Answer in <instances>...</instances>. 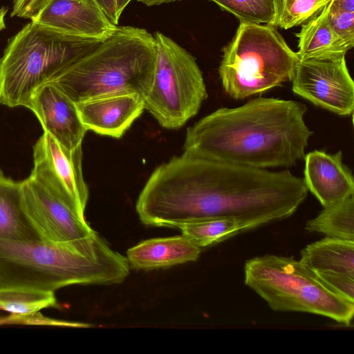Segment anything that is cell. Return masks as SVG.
I'll return each mask as SVG.
<instances>
[{
    "instance_id": "obj_2",
    "label": "cell",
    "mask_w": 354,
    "mask_h": 354,
    "mask_svg": "<svg viewBox=\"0 0 354 354\" xmlns=\"http://www.w3.org/2000/svg\"><path fill=\"white\" fill-rule=\"evenodd\" d=\"M306 111L296 100L261 97L219 108L187 129L183 150L253 168L288 167L304 158L313 133Z\"/></svg>"
},
{
    "instance_id": "obj_16",
    "label": "cell",
    "mask_w": 354,
    "mask_h": 354,
    "mask_svg": "<svg viewBox=\"0 0 354 354\" xmlns=\"http://www.w3.org/2000/svg\"><path fill=\"white\" fill-rule=\"evenodd\" d=\"M201 248L184 235L154 238L140 242L127 251L130 267L150 270L196 261Z\"/></svg>"
},
{
    "instance_id": "obj_12",
    "label": "cell",
    "mask_w": 354,
    "mask_h": 354,
    "mask_svg": "<svg viewBox=\"0 0 354 354\" xmlns=\"http://www.w3.org/2000/svg\"><path fill=\"white\" fill-rule=\"evenodd\" d=\"M31 21L68 37L97 43L110 37L118 27L97 0H49Z\"/></svg>"
},
{
    "instance_id": "obj_24",
    "label": "cell",
    "mask_w": 354,
    "mask_h": 354,
    "mask_svg": "<svg viewBox=\"0 0 354 354\" xmlns=\"http://www.w3.org/2000/svg\"><path fill=\"white\" fill-rule=\"evenodd\" d=\"M232 14L240 22L269 24L274 16L273 0H209Z\"/></svg>"
},
{
    "instance_id": "obj_20",
    "label": "cell",
    "mask_w": 354,
    "mask_h": 354,
    "mask_svg": "<svg viewBox=\"0 0 354 354\" xmlns=\"http://www.w3.org/2000/svg\"><path fill=\"white\" fill-rule=\"evenodd\" d=\"M304 228L309 232L354 241V196L324 207L316 217L307 221Z\"/></svg>"
},
{
    "instance_id": "obj_23",
    "label": "cell",
    "mask_w": 354,
    "mask_h": 354,
    "mask_svg": "<svg viewBox=\"0 0 354 354\" xmlns=\"http://www.w3.org/2000/svg\"><path fill=\"white\" fill-rule=\"evenodd\" d=\"M331 0H273L274 16L268 24L288 30L317 16Z\"/></svg>"
},
{
    "instance_id": "obj_18",
    "label": "cell",
    "mask_w": 354,
    "mask_h": 354,
    "mask_svg": "<svg viewBox=\"0 0 354 354\" xmlns=\"http://www.w3.org/2000/svg\"><path fill=\"white\" fill-rule=\"evenodd\" d=\"M0 238L39 240L37 232L22 207L21 181L6 176L0 169Z\"/></svg>"
},
{
    "instance_id": "obj_13",
    "label": "cell",
    "mask_w": 354,
    "mask_h": 354,
    "mask_svg": "<svg viewBox=\"0 0 354 354\" xmlns=\"http://www.w3.org/2000/svg\"><path fill=\"white\" fill-rule=\"evenodd\" d=\"M26 108L41 123L44 131L68 149L82 145L87 131L75 104L54 85L44 84L32 93Z\"/></svg>"
},
{
    "instance_id": "obj_30",
    "label": "cell",
    "mask_w": 354,
    "mask_h": 354,
    "mask_svg": "<svg viewBox=\"0 0 354 354\" xmlns=\"http://www.w3.org/2000/svg\"><path fill=\"white\" fill-rule=\"evenodd\" d=\"M147 6H159L163 3H168L181 0H137Z\"/></svg>"
},
{
    "instance_id": "obj_4",
    "label": "cell",
    "mask_w": 354,
    "mask_h": 354,
    "mask_svg": "<svg viewBox=\"0 0 354 354\" xmlns=\"http://www.w3.org/2000/svg\"><path fill=\"white\" fill-rule=\"evenodd\" d=\"M129 272L127 257L112 249L88 255L41 239L0 238V288L55 292L71 285L119 284Z\"/></svg>"
},
{
    "instance_id": "obj_15",
    "label": "cell",
    "mask_w": 354,
    "mask_h": 354,
    "mask_svg": "<svg viewBox=\"0 0 354 354\" xmlns=\"http://www.w3.org/2000/svg\"><path fill=\"white\" fill-rule=\"evenodd\" d=\"M304 182L324 207L354 195V178L343 162L342 152L314 150L305 155Z\"/></svg>"
},
{
    "instance_id": "obj_29",
    "label": "cell",
    "mask_w": 354,
    "mask_h": 354,
    "mask_svg": "<svg viewBox=\"0 0 354 354\" xmlns=\"http://www.w3.org/2000/svg\"><path fill=\"white\" fill-rule=\"evenodd\" d=\"M101 8L115 25L118 26L121 14L131 0H97Z\"/></svg>"
},
{
    "instance_id": "obj_11",
    "label": "cell",
    "mask_w": 354,
    "mask_h": 354,
    "mask_svg": "<svg viewBox=\"0 0 354 354\" xmlns=\"http://www.w3.org/2000/svg\"><path fill=\"white\" fill-rule=\"evenodd\" d=\"M292 91L313 104L347 116L354 110V82L345 56L299 59L292 79Z\"/></svg>"
},
{
    "instance_id": "obj_25",
    "label": "cell",
    "mask_w": 354,
    "mask_h": 354,
    "mask_svg": "<svg viewBox=\"0 0 354 354\" xmlns=\"http://www.w3.org/2000/svg\"><path fill=\"white\" fill-rule=\"evenodd\" d=\"M328 10L332 27L351 49L354 46V0H331Z\"/></svg>"
},
{
    "instance_id": "obj_5",
    "label": "cell",
    "mask_w": 354,
    "mask_h": 354,
    "mask_svg": "<svg viewBox=\"0 0 354 354\" xmlns=\"http://www.w3.org/2000/svg\"><path fill=\"white\" fill-rule=\"evenodd\" d=\"M97 44L30 21L8 40L0 59V103L26 107L36 88Z\"/></svg>"
},
{
    "instance_id": "obj_6",
    "label": "cell",
    "mask_w": 354,
    "mask_h": 354,
    "mask_svg": "<svg viewBox=\"0 0 354 354\" xmlns=\"http://www.w3.org/2000/svg\"><path fill=\"white\" fill-rule=\"evenodd\" d=\"M218 74L225 92L243 100L291 81L299 60L277 29L240 22L222 49Z\"/></svg>"
},
{
    "instance_id": "obj_27",
    "label": "cell",
    "mask_w": 354,
    "mask_h": 354,
    "mask_svg": "<svg viewBox=\"0 0 354 354\" xmlns=\"http://www.w3.org/2000/svg\"><path fill=\"white\" fill-rule=\"evenodd\" d=\"M31 324V325H49L65 327L80 326L79 322L57 320L43 316L41 313H35L29 315H13L6 317H0V324Z\"/></svg>"
},
{
    "instance_id": "obj_1",
    "label": "cell",
    "mask_w": 354,
    "mask_h": 354,
    "mask_svg": "<svg viewBox=\"0 0 354 354\" xmlns=\"http://www.w3.org/2000/svg\"><path fill=\"white\" fill-rule=\"evenodd\" d=\"M304 179L288 169L270 171L212 160L184 151L152 172L136 209L148 226L231 217L243 232L293 214L308 195Z\"/></svg>"
},
{
    "instance_id": "obj_7",
    "label": "cell",
    "mask_w": 354,
    "mask_h": 354,
    "mask_svg": "<svg viewBox=\"0 0 354 354\" xmlns=\"http://www.w3.org/2000/svg\"><path fill=\"white\" fill-rule=\"evenodd\" d=\"M245 283L274 311H293L327 317L350 326L354 302L338 295L315 273L292 257L266 254L248 260Z\"/></svg>"
},
{
    "instance_id": "obj_17",
    "label": "cell",
    "mask_w": 354,
    "mask_h": 354,
    "mask_svg": "<svg viewBox=\"0 0 354 354\" xmlns=\"http://www.w3.org/2000/svg\"><path fill=\"white\" fill-rule=\"evenodd\" d=\"M328 6L315 17L301 25L295 34L299 59H326L345 56L351 50L332 27Z\"/></svg>"
},
{
    "instance_id": "obj_14",
    "label": "cell",
    "mask_w": 354,
    "mask_h": 354,
    "mask_svg": "<svg viewBox=\"0 0 354 354\" xmlns=\"http://www.w3.org/2000/svg\"><path fill=\"white\" fill-rule=\"evenodd\" d=\"M86 129L121 138L145 110V99L135 93H117L75 104Z\"/></svg>"
},
{
    "instance_id": "obj_3",
    "label": "cell",
    "mask_w": 354,
    "mask_h": 354,
    "mask_svg": "<svg viewBox=\"0 0 354 354\" xmlns=\"http://www.w3.org/2000/svg\"><path fill=\"white\" fill-rule=\"evenodd\" d=\"M156 49L153 35L130 26H118L106 40L54 73V85L75 104L117 93L144 99L154 80Z\"/></svg>"
},
{
    "instance_id": "obj_22",
    "label": "cell",
    "mask_w": 354,
    "mask_h": 354,
    "mask_svg": "<svg viewBox=\"0 0 354 354\" xmlns=\"http://www.w3.org/2000/svg\"><path fill=\"white\" fill-rule=\"evenodd\" d=\"M58 306L55 292L19 288H0V310L13 315H29Z\"/></svg>"
},
{
    "instance_id": "obj_19",
    "label": "cell",
    "mask_w": 354,
    "mask_h": 354,
    "mask_svg": "<svg viewBox=\"0 0 354 354\" xmlns=\"http://www.w3.org/2000/svg\"><path fill=\"white\" fill-rule=\"evenodd\" d=\"M300 261L313 272L354 274V241L327 236L306 245Z\"/></svg>"
},
{
    "instance_id": "obj_21",
    "label": "cell",
    "mask_w": 354,
    "mask_h": 354,
    "mask_svg": "<svg viewBox=\"0 0 354 354\" xmlns=\"http://www.w3.org/2000/svg\"><path fill=\"white\" fill-rule=\"evenodd\" d=\"M176 228L200 248L216 244L243 232L239 221L225 216L202 218L183 223Z\"/></svg>"
},
{
    "instance_id": "obj_10",
    "label": "cell",
    "mask_w": 354,
    "mask_h": 354,
    "mask_svg": "<svg viewBox=\"0 0 354 354\" xmlns=\"http://www.w3.org/2000/svg\"><path fill=\"white\" fill-rule=\"evenodd\" d=\"M82 148L68 149L44 131L33 146L30 177L84 216L89 192L82 172Z\"/></svg>"
},
{
    "instance_id": "obj_9",
    "label": "cell",
    "mask_w": 354,
    "mask_h": 354,
    "mask_svg": "<svg viewBox=\"0 0 354 354\" xmlns=\"http://www.w3.org/2000/svg\"><path fill=\"white\" fill-rule=\"evenodd\" d=\"M22 207L41 240L97 255L111 248L80 214L30 176L21 181Z\"/></svg>"
},
{
    "instance_id": "obj_8",
    "label": "cell",
    "mask_w": 354,
    "mask_h": 354,
    "mask_svg": "<svg viewBox=\"0 0 354 354\" xmlns=\"http://www.w3.org/2000/svg\"><path fill=\"white\" fill-rule=\"evenodd\" d=\"M156 57L147 109L167 129L182 127L198 112L207 92L202 71L187 50L160 32L153 34Z\"/></svg>"
},
{
    "instance_id": "obj_26",
    "label": "cell",
    "mask_w": 354,
    "mask_h": 354,
    "mask_svg": "<svg viewBox=\"0 0 354 354\" xmlns=\"http://www.w3.org/2000/svg\"><path fill=\"white\" fill-rule=\"evenodd\" d=\"M331 290L354 302V274L343 272H314Z\"/></svg>"
},
{
    "instance_id": "obj_31",
    "label": "cell",
    "mask_w": 354,
    "mask_h": 354,
    "mask_svg": "<svg viewBox=\"0 0 354 354\" xmlns=\"http://www.w3.org/2000/svg\"><path fill=\"white\" fill-rule=\"evenodd\" d=\"M7 10V8H0V31L6 28L4 18Z\"/></svg>"
},
{
    "instance_id": "obj_28",
    "label": "cell",
    "mask_w": 354,
    "mask_h": 354,
    "mask_svg": "<svg viewBox=\"0 0 354 354\" xmlns=\"http://www.w3.org/2000/svg\"><path fill=\"white\" fill-rule=\"evenodd\" d=\"M49 0H14L11 17L30 19L36 18Z\"/></svg>"
}]
</instances>
